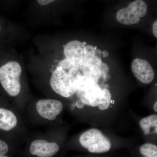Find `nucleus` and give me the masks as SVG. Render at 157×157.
Masks as SVG:
<instances>
[{"label":"nucleus","instance_id":"3","mask_svg":"<svg viewBox=\"0 0 157 157\" xmlns=\"http://www.w3.org/2000/svg\"><path fill=\"white\" fill-rule=\"evenodd\" d=\"M82 146L93 153H103L109 151L111 147L110 140L97 129L93 128L82 134L79 139Z\"/></svg>","mask_w":157,"mask_h":157},{"label":"nucleus","instance_id":"18","mask_svg":"<svg viewBox=\"0 0 157 157\" xmlns=\"http://www.w3.org/2000/svg\"><path fill=\"white\" fill-rule=\"evenodd\" d=\"M108 56H109V53H108V52L107 51L104 50L103 52V57L107 58Z\"/></svg>","mask_w":157,"mask_h":157},{"label":"nucleus","instance_id":"5","mask_svg":"<svg viewBox=\"0 0 157 157\" xmlns=\"http://www.w3.org/2000/svg\"><path fill=\"white\" fill-rule=\"evenodd\" d=\"M64 54L73 68L81 70L85 63V45L78 40H72L64 46Z\"/></svg>","mask_w":157,"mask_h":157},{"label":"nucleus","instance_id":"8","mask_svg":"<svg viewBox=\"0 0 157 157\" xmlns=\"http://www.w3.org/2000/svg\"><path fill=\"white\" fill-rule=\"evenodd\" d=\"M115 16L119 22L125 25L137 24L140 21L139 14L132 0H129L126 6L118 9Z\"/></svg>","mask_w":157,"mask_h":157},{"label":"nucleus","instance_id":"17","mask_svg":"<svg viewBox=\"0 0 157 157\" xmlns=\"http://www.w3.org/2000/svg\"><path fill=\"white\" fill-rule=\"evenodd\" d=\"M3 33V24L2 21L0 20V39H1V37L2 36Z\"/></svg>","mask_w":157,"mask_h":157},{"label":"nucleus","instance_id":"13","mask_svg":"<svg viewBox=\"0 0 157 157\" xmlns=\"http://www.w3.org/2000/svg\"><path fill=\"white\" fill-rule=\"evenodd\" d=\"M104 96L101 100V104L98 106L101 110H106L108 109L111 103V96L110 92L107 89H104Z\"/></svg>","mask_w":157,"mask_h":157},{"label":"nucleus","instance_id":"19","mask_svg":"<svg viewBox=\"0 0 157 157\" xmlns=\"http://www.w3.org/2000/svg\"><path fill=\"white\" fill-rule=\"evenodd\" d=\"M154 110L156 112H157V102H155V103L154 105Z\"/></svg>","mask_w":157,"mask_h":157},{"label":"nucleus","instance_id":"20","mask_svg":"<svg viewBox=\"0 0 157 157\" xmlns=\"http://www.w3.org/2000/svg\"><path fill=\"white\" fill-rule=\"evenodd\" d=\"M0 157H9L6 155H0Z\"/></svg>","mask_w":157,"mask_h":157},{"label":"nucleus","instance_id":"6","mask_svg":"<svg viewBox=\"0 0 157 157\" xmlns=\"http://www.w3.org/2000/svg\"><path fill=\"white\" fill-rule=\"evenodd\" d=\"M63 108L61 102L54 99H42L37 101L36 104V109L39 115L48 121L55 120Z\"/></svg>","mask_w":157,"mask_h":157},{"label":"nucleus","instance_id":"11","mask_svg":"<svg viewBox=\"0 0 157 157\" xmlns=\"http://www.w3.org/2000/svg\"><path fill=\"white\" fill-rule=\"evenodd\" d=\"M140 128L144 135L157 133V115L153 114L142 119L140 121Z\"/></svg>","mask_w":157,"mask_h":157},{"label":"nucleus","instance_id":"12","mask_svg":"<svg viewBox=\"0 0 157 157\" xmlns=\"http://www.w3.org/2000/svg\"><path fill=\"white\" fill-rule=\"evenodd\" d=\"M140 151L144 157H157V146L155 144H145L140 147Z\"/></svg>","mask_w":157,"mask_h":157},{"label":"nucleus","instance_id":"10","mask_svg":"<svg viewBox=\"0 0 157 157\" xmlns=\"http://www.w3.org/2000/svg\"><path fill=\"white\" fill-rule=\"evenodd\" d=\"M17 124V117L9 109L0 108V129L3 131H11Z\"/></svg>","mask_w":157,"mask_h":157},{"label":"nucleus","instance_id":"7","mask_svg":"<svg viewBox=\"0 0 157 157\" xmlns=\"http://www.w3.org/2000/svg\"><path fill=\"white\" fill-rule=\"evenodd\" d=\"M132 70L135 77L145 84H149L153 80L155 72L151 65L147 61L137 58L132 63Z\"/></svg>","mask_w":157,"mask_h":157},{"label":"nucleus","instance_id":"16","mask_svg":"<svg viewBox=\"0 0 157 157\" xmlns=\"http://www.w3.org/2000/svg\"><path fill=\"white\" fill-rule=\"evenodd\" d=\"M157 21L155 20L154 22L152 25V32L155 37H157Z\"/></svg>","mask_w":157,"mask_h":157},{"label":"nucleus","instance_id":"9","mask_svg":"<svg viewBox=\"0 0 157 157\" xmlns=\"http://www.w3.org/2000/svg\"><path fill=\"white\" fill-rule=\"evenodd\" d=\"M59 147L56 142L38 139L33 141L30 146L29 151L33 155L38 157H52L56 154Z\"/></svg>","mask_w":157,"mask_h":157},{"label":"nucleus","instance_id":"4","mask_svg":"<svg viewBox=\"0 0 157 157\" xmlns=\"http://www.w3.org/2000/svg\"><path fill=\"white\" fill-rule=\"evenodd\" d=\"M52 89L58 94L64 98H69L76 94V82L70 77L67 71L58 67L50 78Z\"/></svg>","mask_w":157,"mask_h":157},{"label":"nucleus","instance_id":"1","mask_svg":"<svg viewBox=\"0 0 157 157\" xmlns=\"http://www.w3.org/2000/svg\"><path fill=\"white\" fill-rule=\"evenodd\" d=\"M21 73L22 68L17 61H9L0 66V83L11 97H16L21 92Z\"/></svg>","mask_w":157,"mask_h":157},{"label":"nucleus","instance_id":"15","mask_svg":"<svg viewBox=\"0 0 157 157\" xmlns=\"http://www.w3.org/2000/svg\"><path fill=\"white\" fill-rule=\"evenodd\" d=\"M58 0H37L39 5L42 6H47L51 3L56 2Z\"/></svg>","mask_w":157,"mask_h":157},{"label":"nucleus","instance_id":"2","mask_svg":"<svg viewBox=\"0 0 157 157\" xmlns=\"http://www.w3.org/2000/svg\"><path fill=\"white\" fill-rule=\"evenodd\" d=\"M76 94L83 104L95 107L101 104L104 91L97 82L82 75L76 82Z\"/></svg>","mask_w":157,"mask_h":157},{"label":"nucleus","instance_id":"14","mask_svg":"<svg viewBox=\"0 0 157 157\" xmlns=\"http://www.w3.org/2000/svg\"><path fill=\"white\" fill-rule=\"evenodd\" d=\"M9 151V146L7 143L0 140V155H6Z\"/></svg>","mask_w":157,"mask_h":157}]
</instances>
